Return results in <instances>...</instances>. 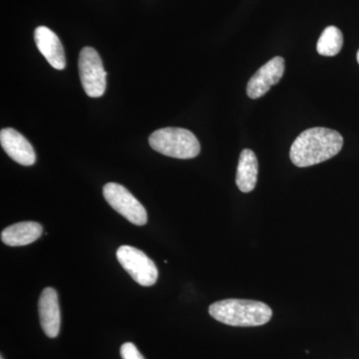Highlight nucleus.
<instances>
[{
  "label": "nucleus",
  "mask_w": 359,
  "mask_h": 359,
  "mask_svg": "<svg viewBox=\"0 0 359 359\" xmlns=\"http://www.w3.org/2000/svg\"><path fill=\"white\" fill-rule=\"evenodd\" d=\"M344 146V138L334 130L316 127L302 132L290 147V157L295 166H313L332 159Z\"/></svg>",
  "instance_id": "f257e3e1"
},
{
  "label": "nucleus",
  "mask_w": 359,
  "mask_h": 359,
  "mask_svg": "<svg viewBox=\"0 0 359 359\" xmlns=\"http://www.w3.org/2000/svg\"><path fill=\"white\" fill-rule=\"evenodd\" d=\"M209 313L219 323L243 327L266 325L273 316L271 309L264 302L237 299L214 302Z\"/></svg>",
  "instance_id": "f03ea898"
},
{
  "label": "nucleus",
  "mask_w": 359,
  "mask_h": 359,
  "mask_svg": "<svg viewBox=\"0 0 359 359\" xmlns=\"http://www.w3.org/2000/svg\"><path fill=\"white\" fill-rule=\"evenodd\" d=\"M151 147L160 154L177 159H192L200 154L201 146L197 137L183 128L157 130L149 138Z\"/></svg>",
  "instance_id": "7ed1b4c3"
},
{
  "label": "nucleus",
  "mask_w": 359,
  "mask_h": 359,
  "mask_svg": "<svg viewBox=\"0 0 359 359\" xmlns=\"http://www.w3.org/2000/svg\"><path fill=\"white\" fill-rule=\"evenodd\" d=\"M78 68L87 95L92 98L103 96L107 86V73L98 52L92 47H84L80 52Z\"/></svg>",
  "instance_id": "20e7f679"
},
{
  "label": "nucleus",
  "mask_w": 359,
  "mask_h": 359,
  "mask_svg": "<svg viewBox=\"0 0 359 359\" xmlns=\"http://www.w3.org/2000/svg\"><path fill=\"white\" fill-rule=\"evenodd\" d=\"M116 257L123 269L139 285L151 287L157 282V266L145 252L131 245H121L116 252Z\"/></svg>",
  "instance_id": "39448f33"
},
{
  "label": "nucleus",
  "mask_w": 359,
  "mask_h": 359,
  "mask_svg": "<svg viewBox=\"0 0 359 359\" xmlns=\"http://www.w3.org/2000/svg\"><path fill=\"white\" fill-rule=\"evenodd\" d=\"M103 196L106 202L130 223L136 226H144L147 223L145 208L124 186L117 183L106 184L103 187Z\"/></svg>",
  "instance_id": "423d86ee"
},
{
  "label": "nucleus",
  "mask_w": 359,
  "mask_h": 359,
  "mask_svg": "<svg viewBox=\"0 0 359 359\" xmlns=\"http://www.w3.org/2000/svg\"><path fill=\"white\" fill-rule=\"evenodd\" d=\"M285 73V59L280 56L271 59L257 71L248 83V96L252 99L261 98L273 85L278 84Z\"/></svg>",
  "instance_id": "0eeeda50"
},
{
  "label": "nucleus",
  "mask_w": 359,
  "mask_h": 359,
  "mask_svg": "<svg viewBox=\"0 0 359 359\" xmlns=\"http://www.w3.org/2000/svg\"><path fill=\"white\" fill-rule=\"evenodd\" d=\"M0 144L6 154L22 166H32L36 161L32 144L16 130L2 129L0 132Z\"/></svg>",
  "instance_id": "6e6552de"
},
{
  "label": "nucleus",
  "mask_w": 359,
  "mask_h": 359,
  "mask_svg": "<svg viewBox=\"0 0 359 359\" xmlns=\"http://www.w3.org/2000/svg\"><path fill=\"white\" fill-rule=\"evenodd\" d=\"M40 325L44 334L50 339L57 337L60 332L61 314L58 294L52 287L41 292L39 302Z\"/></svg>",
  "instance_id": "1a4fd4ad"
},
{
  "label": "nucleus",
  "mask_w": 359,
  "mask_h": 359,
  "mask_svg": "<svg viewBox=\"0 0 359 359\" xmlns=\"http://www.w3.org/2000/svg\"><path fill=\"white\" fill-rule=\"evenodd\" d=\"M35 43L52 67L63 70L66 66L65 52L57 35L48 27L39 26L34 32Z\"/></svg>",
  "instance_id": "9d476101"
},
{
  "label": "nucleus",
  "mask_w": 359,
  "mask_h": 359,
  "mask_svg": "<svg viewBox=\"0 0 359 359\" xmlns=\"http://www.w3.org/2000/svg\"><path fill=\"white\" fill-rule=\"evenodd\" d=\"M43 233L36 222H22L7 226L1 233V241L9 247H22L39 240Z\"/></svg>",
  "instance_id": "9b49d317"
},
{
  "label": "nucleus",
  "mask_w": 359,
  "mask_h": 359,
  "mask_svg": "<svg viewBox=\"0 0 359 359\" xmlns=\"http://www.w3.org/2000/svg\"><path fill=\"white\" fill-rule=\"evenodd\" d=\"M259 175V162L256 154L250 149L242 151L238 160L236 183L241 192L250 193L256 188Z\"/></svg>",
  "instance_id": "f8f14e48"
},
{
  "label": "nucleus",
  "mask_w": 359,
  "mask_h": 359,
  "mask_svg": "<svg viewBox=\"0 0 359 359\" xmlns=\"http://www.w3.org/2000/svg\"><path fill=\"white\" fill-rule=\"evenodd\" d=\"M344 45V36L339 28L328 26L321 33L316 49L323 56H335L341 50Z\"/></svg>",
  "instance_id": "ddd939ff"
},
{
  "label": "nucleus",
  "mask_w": 359,
  "mask_h": 359,
  "mask_svg": "<svg viewBox=\"0 0 359 359\" xmlns=\"http://www.w3.org/2000/svg\"><path fill=\"white\" fill-rule=\"evenodd\" d=\"M120 353H121L122 359H145L132 342L123 344Z\"/></svg>",
  "instance_id": "4468645a"
},
{
  "label": "nucleus",
  "mask_w": 359,
  "mask_h": 359,
  "mask_svg": "<svg viewBox=\"0 0 359 359\" xmlns=\"http://www.w3.org/2000/svg\"><path fill=\"white\" fill-rule=\"evenodd\" d=\"M358 63H359V50L358 52Z\"/></svg>",
  "instance_id": "2eb2a0df"
},
{
  "label": "nucleus",
  "mask_w": 359,
  "mask_h": 359,
  "mask_svg": "<svg viewBox=\"0 0 359 359\" xmlns=\"http://www.w3.org/2000/svg\"><path fill=\"white\" fill-rule=\"evenodd\" d=\"M0 359H4V358H2V356H1V358H0Z\"/></svg>",
  "instance_id": "dca6fc26"
}]
</instances>
